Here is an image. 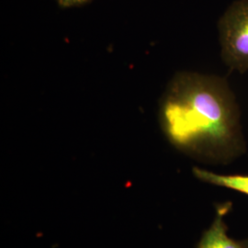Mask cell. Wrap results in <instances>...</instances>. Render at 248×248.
<instances>
[{
  "label": "cell",
  "instance_id": "obj_1",
  "mask_svg": "<svg viewBox=\"0 0 248 248\" xmlns=\"http://www.w3.org/2000/svg\"><path fill=\"white\" fill-rule=\"evenodd\" d=\"M239 108L226 80L180 72L160 100L159 121L169 142L199 158L226 163L245 151Z\"/></svg>",
  "mask_w": 248,
  "mask_h": 248
},
{
  "label": "cell",
  "instance_id": "obj_2",
  "mask_svg": "<svg viewBox=\"0 0 248 248\" xmlns=\"http://www.w3.org/2000/svg\"><path fill=\"white\" fill-rule=\"evenodd\" d=\"M222 57L231 70L248 71V0L231 4L219 22Z\"/></svg>",
  "mask_w": 248,
  "mask_h": 248
},
{
  "label": "cell",
  "instance_id": "obj_6",
  "mask_svg": "<svg viewBox=\"0 0 248 248\" xmlns=\"http://www.w3.org/2000/svg\"><path fill=\"white\" fill-rule=\"evenodd\" d=\"M242 243H243V245H244V247H245V248H248V239L242 241Z\"/></svg>",
  "mask_w": 248,
  "mask_h": 248
},
{
  "label": "cell",
  "instance_id": "obj_5",
  "mask_svg": "<svg viewBox=\"0 0 248 248\" xmlns=\"http://www.w3.org/2000/svg\"><path fill=\"white\" fill-rule=\"evenodd\" d=\"M90 1L91 0H57L58 5L63 9L80 7V6H83L87 3H89Z\"/></svg>",
  "mask_w": 248,
  "mask_h": 248
},
{
  "label": "cell",
  "instance_id": "obj_4",
  "mask_svg": "<svg viewBox=\"0 0 248 248\" xmlns=\"http://www.w3.org/2000/svg\"><path fill=\"white\" fill-rule=\"evenodd\" d=\"M193 174L198 179L215 186L227 187L248 195V176L220 175L205 169L194 168Z\"/></svg>",
  "mask_w": 248,
  "mask_h": 248
},
{
  "label": "cell",
  "instance_id": "obj_3",
  "mask_svg": "<svg viewBox=\"0 0 248 248\" xmlns=\"http://www.w3.org/2000/svg\"><path fill=\"white\" fill-rule=\"evenodd\" d=\"M232 208L231 202L216 206V215L211 227L205 231L197 248H245L242 242L232 239L227 234L224 217Z\"/></svg>",
  "mask_w": 248,
  "mask_h": 248
}]
</instances>
